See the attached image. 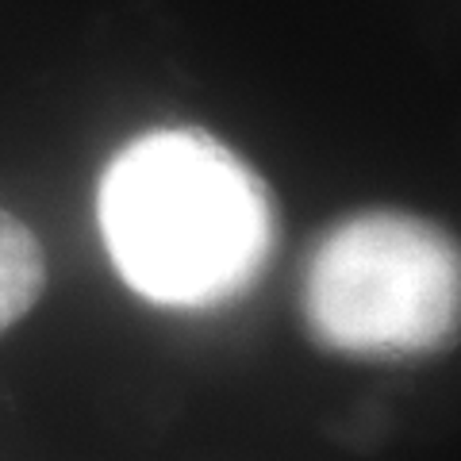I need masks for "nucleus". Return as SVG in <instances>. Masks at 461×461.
I'll use <instances>...</instances> for the list:
<instances>
[{
  "mask_svg": "<svg viewBox=\"0 0 461 461\" xmlns=\"http://www.w3.org/2000/svg\"><path fill=\"white\" fill-rule=\"evenodd\" d=\"M100 230L135 293L154 304L212 308L262 273L273 204L235 150L173 127L112 158L100 181Z\"/></svg>",
  "mask_w": 461,
  "mask_h": 461,
  "instance_id": "f257e3e1",
  "label": "nucleus"
},
{
  "mask_svg": "<svg viewBox=\"0 0 461 461\" xmlns=\"http://www.w3.org/2000/svg\"><path fill=\"white\" fill-rule=\"evenodd\" d=\"M312 339L339 354L411 357L454 342L461 254L438 223L362 212L327 230L304 277Z\"/></svg>",
  "mask_w": 461,
  "mask_h": 461,
  "instance_id": "f03ea898",
  "label": "nucleus"
},
{
  "mask_svg": "<svg viewBox=\"0 0 461 461\" xmlns=\"http://www.w3.org/2000/svg\"><path fill=\"white\" fill-rule=\"evenodd\" d=\"M47 288V258L20 215L0 208V330L20 323Z\"/></svg>",
  "mask_w": 461,
  "mask_h": 461,
  "instance_id": "7ed1b4c3",
  "label": "nucleus"
}]
</instances>
